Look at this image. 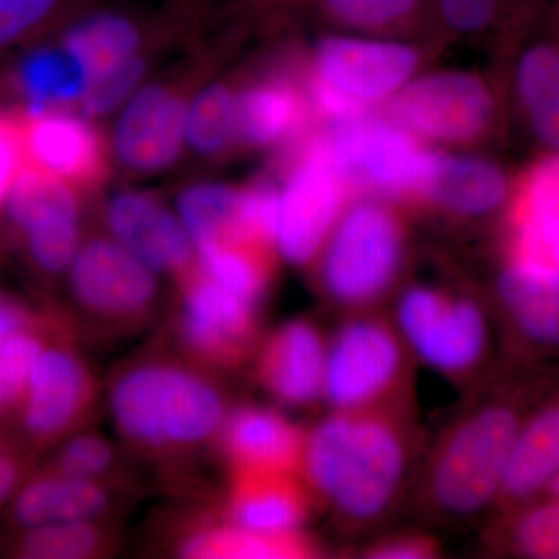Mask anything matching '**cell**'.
<instances>
[{
	"instance_id": "obj_42",
	"label": "cell",
	"mask_w": 559,
	"mask_h": 559,
	"mask_svg": "<svg viewBox=\"0 0 559 559\" xmlns=\"http://www.w3.org/2000/svg\"><path fill=\"white\" fill-rule=\"evenodd\" d=\"M24 165L20 114H0V207Z\"/></svg>"
},
{
	"instance_id": "obj_43",
	"label": "cell",
	"mask_w": 559,
	"mask_h": 559,
	"mask_svg": "<svg viewBox=\"0 0 559 559\" xmlns=\"http://www.w3.org/2000/svg\"><path fill=\"white\" fill-rule=\"evenodd\" d=\"M436 540L423 535H400L370 547L367 557L377 559H426L437 555Z\"/></svg>"
},
{
	"instance_id": "obj_44",
	"label": "cell",
	"mask_w": 559,
	"mask_h": 559,
	"mask_svg": "<svg viewBox=\"0 0 559 559\" xmlns=\"http://www.w3.org/2000/svg\"><path fill=\"white\" fill-rule=\"evenodd\" d=\"M24 471V455L0 439V507L21 488Z\"/></svg>"
},
{
	"instance_id": "obj_12",
	"label": "cell",
	"mask_w": 559,
	"mask_h": 559,
	"mask_svg": "<svg viewBox=\"0 0 559 559\" xmlns=\"http://www.w3.org/2000/svg\"><path fill=\"white\" fill-rule=\"evenodd\" d=\"M318 150L337 175L358 176L388 191L419 187L428 156L399 128L356 120V117L342 120Z\"/></svg>"
},
{
	"instance_id": "obj_39",
	"label": "cell",
	"mask_w": 559,
	"mask_h": 559,
	"mask_svg": "<svg viewBox=\"0 0 559 559\" xmlns=\"http://www.w3.org/2000/svg\"><path fill=\"white\" fill-rule=\"evenodd\" d=\"M145 66L140 60L131 58L105 75L92 80L84 92V110L87 114H105L117 105L142 79Z\"/></svg>"
},
{
	"instance_id": "obj_32",
	"label": "cell",
	"mask_w": 559,
	"mask_h": 559,
	"mask_svg": "<svg viewBox=\"0 0 559 559\" xmlns=\"http://www.w3.org/2000/svg\"><path fill=\"white\" fill-rule=\"evenodd\" d=\"M197 264L204 274L224 288L260 308L270 283V270L263 248L218 246L202 250Z\"/></svg>"
},
{
	"instance_id": "obj_22",
	"label": "cell",
	"mask_w": 559,
	"mask_h": 559,
	"mask_svg": "<svg viewBox=\"0 0 559 559\" xmlns=\"http://www.w3.org/2000/svg\"><path fill=\"white\" fill-rule=\"evenodd\" d=\"M559 468V392L525 418L496 507L503 513L544 495Z\"/></svg>"
},
{
	"instance_id": "obj_38",
	"label": "cell",
	"mask_w": 559,
	"mask_h": 559,
	"mask_svg": "<svg viewBox=\"0 0 559 559\" xmlns=\"http://www.w3.org/2000/svg\"><path fill=\"white\" fill-rule=\"evenodd\" d=\"M331 16L353 27L377 28L409 21L421 0H322Z\"/></svg>"
},
{
	"instance_id": "obj_18",
	"label": "cell",
	"mask_w": 559,
	"mask_h": 559,
	"mask_svg": "<svg viewBox=\"0 0 559 559\" xmlns=\"http://www.w3.org/2000/svg\"><path fill=\"white\" fill-rule=\"evenodd\" d=\"M496 294L503 318L522 344L559 352V272L510 257Z\"/></svg>"
},
{
	"instance_id": "obj_21",
	"label": "cell",
	"mask_w": 559,
	"mask_h": 559,
	"mask_svg": "<svg viewBox=\"0 0 559 559\" xmlns=\"http://www.w3.org/2000/svg\"><path fill=\"white\" fill-rule=\"evenodd\" d=\"M110 509L109 484L46 469L17 489L11 516L21 528L28 530L66 522L102 521Z\"/></svg>"
},
{
	"instance_id": "obj_46",
	"label": "cell",
	"mask_w": 559,
	"mask_h": 559,
	"mask_svg": "<svg viewBox=\"0 0 559 559\" xmlns=\"http://www.w3.org/2000/svg\"><path fill=\"white\" fill-rule=\"evenodd\" d=\"M546 498H559V468L555 476L551 477L549 485H547L546 491H544Z\"/></svg>"
},
{
	"instance_id": "obj_16",
	"label": "cell",
	"mask_w": 559,
	"mask_h": 559,
	"mask_svg": "<svg viewBox=\"0 0 559 559\" xmlns=\"http://www.w3.org/2000/svg\"><path fill=\"white\" fill-rule=\"evenodd\" d=\"M311 496L293 471L231 469L226 520L257 532H299L310 516Z\"/></svg>"
},
{
	"instance_id": "obj_28",
	"label": "cell",
	"mask_w": 559,
	"mask_h": 559,
	"mask_svg": "<svg viewBox=\"0 0 559 559\" xmlns=\"http://www.w3.org/2000/svg\"><path fill=\"white\" fill-rule=\"evenodd\" d=\"M16 80L32 114L75 100L90 86L86 70L68 49L33 51L22 61Z\"/></svg>"
},
{
	"instance_id": "obj_41",
	"label": "cell",
	"mask_w": 559,
	"mask_h": 559,
	"mask_svg": "<svg viewBox=\"0 0 559 559\" xmlns=\"http://www.w3.org/2000/svg\"><path fill=\"white\" fill-rule=\"evenodd\" d=\"M506 0H439L441 17L460 32H479L498 17Z\"/></svg>"
},
{
	"instance_id": "obj_7",
	"label": "cell",
	"mask_w": 559,
	"mask_h": 559,
	"mask_svg": "<svg viewBox=\"0 0 559 559\" xmlns=\"http://www.w3.org/2000/svg\"><path fill=\"white\" fill-rule=\"evenodd\" d=\"M180 337L210 369H237L255 349L260 308L224 288L193 264L180 275Z\"/></svg>"
},
{
	"instance_id": "obj_10",
	"label": "cell",
	"mask_w": 559,
	"mask_h": 559,
	"mask_svg": "<svg viewBox=\"0 0 559 559\" xmlns=\"http://www.w3.org/2000/svg\"><path fill=\"white\" fill-rule=\"evenodd\" d=\"M393 120L425 138L465 140L480 134L492 117L491 95L468 73H439L414 81L396 95Z\"/></svg>"
},
{
	"instance_id": "obj_4",
	"label": "cell",
	"mask_w": 559,
	"mask_h": 559,
	"mask_svg": "<svg viewBox=\"0 0 559 559\" xmlns=\"http://www.w3.org/2000/svg\"><path fill=\"white\" fill-rule=\"evenodd\" d=\"M409 367V347L396 326L380 316H356L326 348L323 396L334 411L404 404Z\"/></svg>"
},
{
	"instance_id": "obj_2",
	"label": "cell",
	"mask_w": 559,
	"mask_h": 559,
	"mask_svg": "<svg viewBox=\"0 0 559 559\" xmlns=\"http://www.w3.org/2000/svg\"><path fill=\"white\" fill-rule=\"evenodd\" d=\"M109 404L121 437L148 454L201 447L218 437L229 414L215 382L165 359L143 360L121 371Z\"/></svg>"
},
{
	"instance_id": "obj_11",
	"label": "cell",
	"mask_w": 559,
	"mask_h": 559,
	"mask_svg": "<svg viewBox=\"0 0 559 559\" xmlns=\"http://www.w3.org/2000/svg\"><path fill=\"white\" fill-rule=\"evenodd\" d=\"M340 178L314 148L278 193L274 245L290 263H308L329 237L340 213Z\"/></svg>"
},
{
	"instance_id": "obj_20",
	"label": "cell",
	"mask_w": 559,
	"mask_h": 559,
	"mask_svg": "<svg viewBox=\"0 0 559 559\" xmlns=\"http://www.w3.org/2000/svg\"><path fill=\"white\" fill-rule=\"evenodd\" d=\"M186 108L171 92L150 87L128 106L117 131L121 159L138 170H156L178 154L186 131Z\"/></svg>"
},
{
	"instance_id": "obj_14",
	"label": "cell",
	"mask_w": 559,
	"mask_h": 559,
	"mask_svg": "<svg viewBox=\"0 0 559 559\" xmlns=\"http://www.w3.org/2000/svg\"><path fill=\"white\" fill-rule=\"evenodd\" d=\"M417 66L411 47L353 38H330L320 44L318 83L359 102L374 100L400 90Z\"/></svg>"
},
{
	"instance_id": "obj_37",
	"label": "cell",
	"mask_w": 559,
	"mask_h": 559,
	"mask_svg": "<svg viewBox=\"0 0 559 559\" xmlns=\"http://www.w3.org/2000/svg\"><path fill=\"white\" fill-rule=\"evenodd\" d=\"M116 466V451L105 437L79 430L62 443L49 469L76 479L108 484L106 479L112 476Z\"/></svg>"
},
{
	"instance_id": "obj_35",
	"label": "cell",
	"mask_w": 559,
	"mask_h": 559,
	"mask_svg": "<svg viewBox=\"0 0 559 559\" xmlns=\"http://www.w3.org/2000/svg\"><path fill=\"white\" fill-rule=\"evenodd\" d=\"M43 349L44 341L35 326L0 341V417L20 411Z\"/></svg>"
},
{
	"instance_id": "obj_15",
	"label": "cell",
	"mask_w": 559,
	"mask_h": 559,
	"mask_svg": "<svg viewBox=\"0 0 559 559\" xmlns=\"http://www.w3.org/2000/svg\"><path fill=\"white\" fill-rule=\"evenodd\" d=\"M326 348L314 323L290 320L261 345L257 378L280 403L310 406L323 395Z\"/></svg>"
},
{
	"instance_id": "obj_8",
	"label": "cell",
	"mask_w": 559,
	"mask_h": 559,
	"mask_svg": "<svg viewBox=\"0 0 559 559\" xmlns=\"http://www.w3.org/2000/svg\"><path fill=\"white\" fill-rule=\"evenodd\" d=\"M153 270L120 242L92 240L70 264L73 299L87 318L105 323H132L146 318L157 299Z\"/></svg>"
},
{
	"instance_id": "obj_3",
	"label": "cell",
	"mask_w": 559,
	"mask_h": 559,
	"mask_svg": "<svg viewBox=\"0 0 559 559\" xmlns=\"http://www.w3.org/2000/svg\"><path fill=\"white\" fill-rule=\"evenodd\" d=\"M524 421L513 393L488 396L466 411L430 457L423 488L430 509L466 520L496 503Z\"/></svg>"
},
{
	"instance_id": "obj_23",
	"label": "cell",
	"mask_w": 559,
	"mask_h": 559,
	"mask_svg": "<svg viewBox=\"0 0 559 559\" xmlns=\"http://www.w3.org/2000/svg\"><path fill=\"white\" fill-rule=\"evenodd\" d=\"M419 187L441 207L465 216L495 212L509 191L506 176L491 162L444 154L426 156Z\"/></svg>"
},
{
	"instance_id": "obj_26",
	"label": "cell",
	"mask_w": 559,
	"mask_h": 559,
	"mask_svg": "<svg viewBox=\"0 0 559 559\" xmlns=\"http://www.w3.org/2000/svg\"><path fill=\"white\" fill-rule=\"evenodd\" d=\"M514 83L533 135L559 154V46L547 40L528 46L518 61Z\"/></svg>"
},
{
	"instance_id": "obj_27",
	"label": "cell",
	"mask_w": 559,
	"mask_h": 559,
	"mask_svg": "<svg viewBox=\"0 0 559 559\" xmlns=\"http://www.w3.org/2000/svg\"><path fill=\"white\" fill-rule=\"evenodd\" d=\"M179 209L198 252L229 245L260 248L246 234L241 191L224 186L194 187L182 194Z\"/></svg>"
},
{
	"instance_id": "obj_31",
	"label": "cell",
	"mask_w": 559,
	"mask_h": 559,
	"mask_svg": "<svg viewBox=\"0 0 559 559\" xmlns=\"http://www.w3.org/2000/svg\"><path fill=\"white\" fill-rule=\"evenodd\" d=\"M110 543L102 521L66 522L25 530L17 554L33 559H90L109 554Z\"/></svg>"
},
{
	"instance_id": "obj_30",
	"label": "cell",
	"mask_w": 559,
	"mask_h": 559,
	"mask_svg": "<svg viewBox=\"0 0 559 559\" xmlns=\"http://www.w3.org/2000/svg\"><path fill=\"white\" fill-rule=\"evenodd\" d=\"M299 119V97L277 81L252 87L238 103V128L242 138L255 145H267L285 138Z\"/></svg>"
},
{
	"instance_id": "obj_40",
	"label": "cell",
	"mask_w": 559,
	"mask_h": 559,
	"mask_svg": "<svg viewBox=\"0 0 559 559\" xmlns=\"http://www.w3.org/2000/svg\"><path fill=\"white\" fill-rule=\"evenodd\" d=\"M58 0H0V49L20 39L47 16Z\"/></svg>"
},
{
	"instance_id": "obj_34",
	"label": "cell",
	"mask_w": 559,
	"mask_h": 559,
	"mask_svg": "<svg viewBox=\"0 0 559 559\" xmlns=\"http://www.w3.org/2000/svg\"><path fill=\"white\" fill-rule=\"evenodd\" d=\"M33 263L47 274L68 270L79 252V216L53 215L22 227Z\"/></svg>"
},
{
	"instance_id": "obj_25",
	"label": "cell",
	"mask_w": 559,
	"mask_h": 559,
	"mask_svg": "<svg viewBox=\"0 0 559 559\" xmlns=\"http://www.w3.org/2000/svg\"><path fill=\"white\" fill-rule=\"evenodd\" d=\"M179 554L200 559H297L319 554L314 540L299 532H257L230 524H210L183 536Z\"/></svg>"
},
{
	"instance_id": "obj_9",
	"label": "cell",
	"mask_w": 559,
	"mask_h": 559,
	"mask_svg": "<svg viewBox=\"0 0 559 559\" xmlns=\"http://www.w3.org/2000/svg\"><path fill=\"white\" fill-rule=\"evenodd\" d=\"M95 399L84 360L68 347H44L20 407L22 429L36 447L58 443L86 425Z\"/></svg>"
},
{
	"instance_id": "obj_24",
	"label": "cell",
	"mask_w": 559,
	"mask_h": 559,
	"mask_svg": "<svg viewBox=\"0 0 559 559\" xmlns=\"http://www.w3.org/2000/svg\"><path fill=\"white\" fill-rule=\"evenodd\" d=\"M516 215L511 257L559 272V154L530 176Z\"/></svg>"
},
{
	"instance_id": "obj_33",
	"label": "cell",
	"mask_w": 559,
	"mask_h": 559,
	"mask_svg": "<svg viewBox=\"0 0 559 559\" xmlns=\"http://www.w3.org/2000/svg\"><path fill=\"white\" fill-rule=\"evenodd\" d=\"M503 543L513 554L533 559H559V498L530 502L507 513Z\"/></svg>"
},
{
	"instance_id": "obj_29",
	"label": "cell",
	"mask_w": 559,
	"mask_h": 559,
	"mask_svg": "<svg viewBox=\"0 0 559 559\" xmlns=\"http://www.w3.org/2000/svg\"><path fill=\"white\" fill-rule=\"evenodd\" d=\"M138 44L134 25L110 14L80 22L66 36V49L86 70L90 83L131 60Z\"/></svg>"
},
{
	"instance_id": "obj_36",
	"label": "cell",
	"mask_w": 559,
	"mask_h": 559,
	"mask_svg": "<svg viewBox=\"0 0 559 559\" xmlns=\"http://www.w3.org/2000/svg\"><path fill=\"white\" fill-rule=\"evenodd\" d=\"M237 128L238 103L226 87L205 91L190 110V142L202 153H218L226 148Z\"/></svg>"
},
{
	"instance_id": "obj_5",
	"label": "cell",
	"mask_w": 559,
	"mask_h": 559,
	"mask_svg": "<svg viewBox=\"0 0 559 559\" xmlns=\"http://www.w3.org/2000/svg\"><path fill=\"white\" fill-rule=\"evenodd\" d=\"M395 322L411 352L447 377H473L487 362L491 323L471 297L411 286L396 304Z\"/></svg>"
},
{
	"instance_id": "obj_45",
	"label": "cell",
	"mask_w": 559,
	"mask_h": 559,
	"mask_svg": "<svg viewBox=\"0 0 559 559\" xmlns=\"http://www.w3.org/2000/svg\"><path fill=\"white\" fill-rule=\"evenodd\" d=\"M35 319L24 305L0 294V341L17 331L33 329Z\"/></svg>"
},
{
	"instance_id": "obj_19",
	"label": "cell",
	"mask_w": 559,
	"mask_h": 559,
	"mask_svg": "<svg viewBox=\"0 0 559 559\" xmlns=\"http://www.w3.org/2000/svg\"><path fill=\"white\" fill-rule=\"evenodd\" d=\"M304 430L278 412L241 406L229 412L218 437L231 469L293 471L300 474Z\"/></svg>"
},
{
	"instance_id": "obj_6",
	"label": "cell",
	"mask_w": 559,
	"mask_h": 559,
	"mask_svg": "<svg viewBox=\"0 0 559 559\" xmlns=\"http://www.w3.org/2000/svg\"><path fill=\"white\" fill-rule=\"evenodd\" d=\"M403 252L395 216L380 205H356L331 235L323 257V288L342 307H369L392 288Z\"/></svg>"
},
{
	"instance_id": "obj_17",
	"label": "cell",
	"mask_w": 559,
	"mask_h": 559,
	"mask_svg": "<svg viewBox=\"0 0 559 559\" xmlns=\"http://www.w3.org/2000/svg\"><path fill=\"white\" fill-rule=\"evenodd\" d=\"M110 230L150 270L175 272L193 266V242L182 221L145 193H123L110 204Z\"/></svg>"
},
{
	"instance_id": "obj_13",
	"label": "cell",
	"mask_w": 559,
	"mask_h": 559,
	"mask_svg": "<svg viewBox=\"0 0 559 559\" xmlns=\"http://www.w3.org/2000/svg\"><path fill=\"white\" fill-rule=\"evenodd\" d=\"M24 165L70 183L95 189L108 171L105 143L94 128L57 112L20 114Z\"/></svg>"
},
{
	"instance_id": "obj_1",
	"label": "cell",
	"mask_w": 559,
	"mask_h": 559,
	"mask_svg": "<svg viewBox=\"0 0 559 559\" xmlns=\"http://www.w3.org/2000/svg\"><path fill=\"white\" fill-rule=\"evenodd\" d=\"M415 452L403 404L334 411L305 436L300 476L347 527H370L399 502Z\"/></svg>"
}]
</instances>
